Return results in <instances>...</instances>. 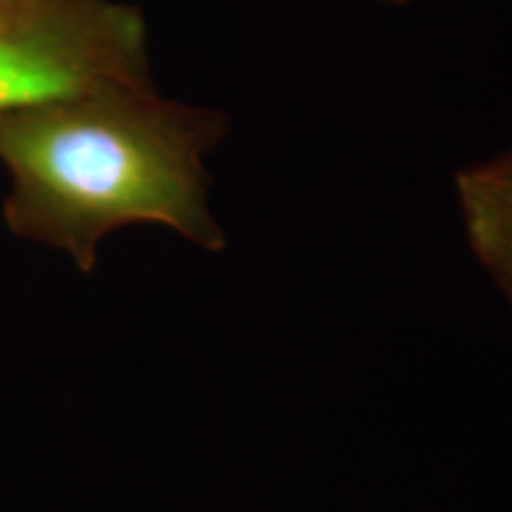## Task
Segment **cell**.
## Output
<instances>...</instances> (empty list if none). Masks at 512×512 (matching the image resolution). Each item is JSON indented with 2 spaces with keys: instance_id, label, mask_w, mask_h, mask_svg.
<instances>
[{
  "instance_id": "1",
  "label": "cell",
  "mask_w": 512,
  "mask_h": 512,
  "mask_svg": "<svg viewBox=\"0 0 512 512\" xmlns=\"http://www.w3.org/2000/svg\"><path fill=\"white\" fill-rule=\"evenodd\" d=\"M226 136L221 110L164 98L155 83L0 114L5 223L17 238L69 256L81 273L95 271L102 242L128 226H159L223 252L207 157Z\"/></svg>"
},
{
  "instance_id": "2",
  "label": "cell",
  "mask_w": 512,
  "mask_h": 512,
  "mask_svg": "<svg viewBox=\"0 0 512 512\" xmlns=\"http://www.w3.org/2000/svg\"><path fill=\"white\" fill-rule=\"evenodd\" d=\"M147 27L119 0L0 5V114L112 86H150Z\"/></svg>"
},
{
  "instance_id": "3",
  "label": "cell",
  "mask_w": 512,
  "mask_h": 512,
  "mask_svg": "<svg viewBox=\"0 0 512 512\" xmlns=\"http://www.w3.org/2000/svg\"><path fill=\"white\" fill-rule=\"evenodd\" d=\"M463 233L512 313V150L456 174Z\"/></svg>"
},
{
  "instance_id": "4",
  "label": "cell",
  "mask_w": 512,
  "mask_h": 512,
  "mask_svg": "<svg viewBox=\"0 0 512 512\" xmlns=\"http://www.w3.org/2000/svg\"><path fill=\"white\" fill-rule=\"evenodd\" d=\"M389 3H408V0H389Z\"/></svg>"
},
{
  "instance_id": "5",
  "label": "cell",
  "mask_w": 512,
  "mask_h": 512,
  "mask_svg": "<svg viewBox=\"0 0 512 512\" xmlns=\"http://www.w3.org/2000/svg\"><path fill=\"white\" fill-rule=\"evenodd\" d=\"M3 3H8V0H0V5H3Z\"/></svg>"
},
{
  "instance_id": "6",
  "label": "cell",
  "mask_w": 512,
  "mask_h": 512,
  "mask_svg": "<svg viewBox=\"0 0 512 512\" xmlns=\"http://www.w3.org/2000/svg\"><path fill=\"white\" fill-rule=\"evenodd\" d=\"M387 3H389V0H387Z\"/></svg>"
}]
</instances>
